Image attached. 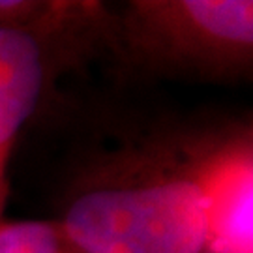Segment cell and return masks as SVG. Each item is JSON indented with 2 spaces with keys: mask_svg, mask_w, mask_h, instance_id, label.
<instances>
[{
  "mask_svg": "<svg viewBox=\"0 0 253 253\" xmlns=\"http://www.w3.org/2000/svg\"><path fill=\"white\" fill-rule=\"evenodd\" d=\"M8 154L9 146L0 148V210H2V205H4V199H6V163H8Z\"/></svg>",
  "mask_w": 253,
  "mask_h": 253,
  "instance_id": "cell-6",
  "label": "cell"
},
{
  "mask_svg": "<svg viewBox=\"0 0 253 253\" xmlns=\"http://www.w3.org/2000/svg\"><path fill=\"white\" fill-rule=\"evenodd\" d=\"M43 86V56L38 38L19 25H0V148L11 146L34 113Z\"/></svg>",
  "mask_w": 253,
  "mask_h": 253,
  "instance_id": "cell-4",
  "label": "cell"
},
{
  "mask_svg": "<svg viewBox=\"0 0 253 253\" xmlns=\"http://www.w3.org/2000/svg\"><path fill=\"white\" fill-rule=\"evenodd\" d=\"M0 253H83L60 223H0Z\"/></svg>",
  "mask_w": 253,
  "mask_h": 253,
  "instance_id": "cell-5",
  "label": "cell"
},
{
  "mask_svg": "<svg viewBox=\"0 0 253 253\" xmlns=\"http://www.w3.org/2000/svg\"><path fill=\"white\" fill-rule=\"evenodd\" d=\"M133 34L152 54L197 68H235L250 60V0L133 2Z\"/></svg>",
  "mask_w": 253,
  "mask_h": 253,
  "instance_id": "cell-2",
  "label": "cell"
},
{
  "mask_svg": "<svg viewBox=\"0 0 253 253\" xmlns=\"http://www.w3.org/2000/svg\"><path fill=\"white\" fill-rule=\"evenodd\" d=\"M83 253H203L205 195L193 176L83 193L60 223Z\"/></svg>",
  "mask_w": 253,
  "mask_h": 253,
  "instance_id": "cell-1",
  "label": "cell"
},
{
  "mask_svg": "<svg viewBox=\"0 0 253 253\" xmlns=\"http://www.w3.org/2000/svg\"><path fill=\"white\" fill-rule=\"evenodd\" d=\"M207 210L208 253H253L252 145L217 150L195 172Z\"/></svg>",
  "mask_w": 253,
  "mask_h": 253,
  "instance_id": "cell-3",
  "label": "cell"
}]
</instances>
